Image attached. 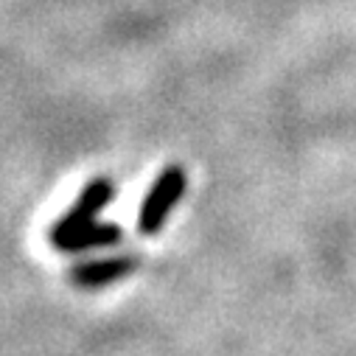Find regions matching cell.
I'll return each mask as SVG.
<instances>
[{"mask_svg":"<svg viewBox=\"0 0 356 356\" xmlns=\"http://www.w3.org/2000/svg\"><path fill=\"white\" fill-rule=\"evenodd\" d=\"M113 197H115V183L110 180V177H96L93 183H87V188L76 197V202L70 205V211L51 225V230H48L51 244L59 250L76 233H81L84 227L96 225L99 216H102V211L113 202Z\"/></svg>","mask_w":356,"mask_h":356,"instance_id":"1","label":"cell"},{"mask_svg":"<svg viewBox=\"0 0 356 356\" xmlns=\"http://www.w3.org/2000/svg\"><path fill=\"white\" fill-rule=\"evenodd\" d=\"M183 191H186V171L180 165H165L154 177L152 188L143 197V205L138 211V233L154 236L165 225V219L171 216V211L177 208Z\"/></svg>","mask_w":356,"mask_h":356,"instance_id":"2","label":"cell"},{"mask_svg":"<svg viewBox=\"0 0 356 356\" xmlns=\"http://www.w3.org/2000/svg\"><path fill=\"white\" fill-rule=\"evenodd\" d=\"M135 266H138L135 255H113V258H102V261H87V264H79L70 270V284L81 286V289H99V286L127 278Z\"/></svg>","mask_w":356,"mask_h":356,"instance_id":"3","label":"cell"},{"mask_svg":"<svg viewBox=\"0 0 356 356\" xmlns=\"http://www.w3.org/2000/svg\"><path fill=\"white\" fill-rule=\"evenodd\" d=\"M121 241V227L113 222H96L90 227H84L81 233H76L70 241H65L59 250L62 252H87L96 247H113Z\"/></svg>","mask_w":356,"mask_h":356,"instance_id":"4","label":"cell"}]
</instances>
